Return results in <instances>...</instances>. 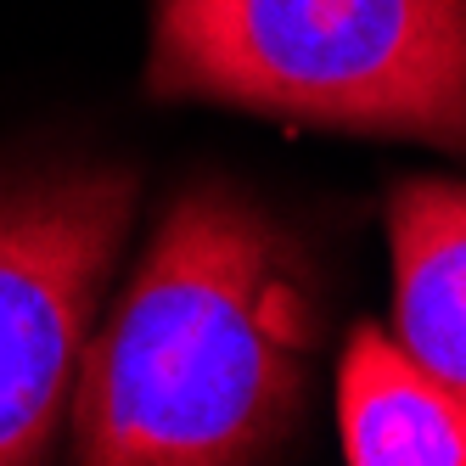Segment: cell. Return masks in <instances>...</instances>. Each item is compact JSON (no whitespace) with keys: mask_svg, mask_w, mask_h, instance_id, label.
Masks as SVG:
<instances>
[{"mask_svg":"<svg viewBox=\"0 0 466 466\" xmlns=\"http://www.w3.org/2000/svg\"><path fill=\"white\" fill-rule=\"evenodd\" d=\"M129 214L136 175L124 169L0 186V466L51 450Z\"/></svg>","mask_w":466,"mask_h":466,"instance_id":"cell-3","label":"cell"},{"mask_svg":"<svg viewBox=\"0 0 466 466\" xmlns=\"http://www.w3.org/2000/svg\"><path fill=\"white\" fill-rule=\"evenodd\" d=\"M287 230L219 180L175 197L79 354L74 455L90 466H237L292 444L315 298Z\"/></svg>","mask_w":466,"mask_h":466,"instance_id":"cell-1","label":"cell"},{"mask_svg":"<svg viewBox=\"0 0 466 466\" xmlns=\"http://www.w3.org/2000/svg\"><path fill=\"white\" fill-rule=\"evenodd\" d=\"M338 421L343 461L354 466H466V399L382 326H354L338 377Z\"/></svg>","mask_w":466,"mask_h":466,"instance_id":"cell-5","label":"cell"},{"mask_svg":"<svg viewBox=\"0 0 466 466\" xmlns=\"http://www.w3.org/2000/svg\"><path fill=\"white\" fill-rule=\"evenodd\" d=\"M147 90L466 157V0H157Z\"/></svg>","mask_w":466,"mask_h":466,"instance_id":"cell-2","label":"cell"},{"mask_svg":"<svg viewBox=\"0 0 466 466\" xmlns=\"http://www.w3.org/2000/svg\"><path fill=\"white\" fill-rule=\"evenodd\" d=\"M399 343L466 399V186L405 180L388 203Z\"/></svg>","mask_w":466,"mask_h":466,"instance_id":"cell-4","label":"cell"}]
</instances>
